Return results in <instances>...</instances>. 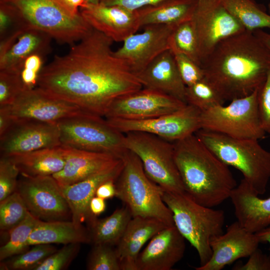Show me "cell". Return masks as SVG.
<instances>
[{
	"label": "cell",
	"mask_w": 270,
	"mask_h": 270,
	"mask_svg": "<svg viewBox=\"0 0 270 270\" xmlns=\"http://www.w3.org/2000/svg\"><path fill=\"white\" fill-rule=\"evenodd\" d=\"M114 41L93 28L65 55L44 66L36 87L104 116L116 98L142 88L136 75L114 54Z\"/></svg>",
	"instance_id": "1"
},
{
	"label": "cell",
	"mask_w": 270,
	"mask_h": 270,
	"mask_svg": "<svg viewBox=\"0 0 270 270\" xmlns=\"http://www.w3.org/2000/svg\"><path fill=\"white\" fill-rule=\"evenodd\" d=\"M201 67L204 78L231 101L262 86L270 68V50L254 32L244 30L220 42Z\"/></svg>",
	"instance_id": "2"
},
{
	"label": "cell",
	"mask_w": 270,
	"mask_h": 270,
	"mask_svg": "<svg viewBox=\"0 0 270 270\" xmlns=\"http://www.w3.org/2000/svg\"><path fill=\"white\" fill-rule=\"evenodd\" d=\"M173 143L176 164L186 194L210 208L230 198L238 184L228 166L195 134Z\"/></svg>",
	"instance_id": "3"
},
{
	"label": "cell",
	"mask_w": 270,
	"mask_h": 270,
	"mask_svg": "<svg viewBox=\"0 0 270 270\" xmlns=\"http://www.w3.org/2000/svg\"><path fill=\"white\" fill-rule=\"evenodd\" d=\"M195 134L223 162L238 170L253 191L263 194L270 180V152L258 140L200 129Z\"/></svg>",
	"instance_id": "4"
},
{
	"label": "cell",
	"mask_w": 270,
	"mask_h": 270,
	"mask_svg": "<svg viewBox=\"0 0 270 270\" xmlns=\"http://www.w3.org/2000/svg\"><path fill=\"white\" fill-rule=\"evenodd\" d=\"M162 198L172 214L175 226L196 250L199 266L205 264L212 256L211 240L224 232V211L198 204L186 194L163 190Z\"/></svg>",
	"instance_id": "5"
},
{
	"label": "cell",
	"mask_w": 270,
	"mask_h": 270,
	"mask_svg": "<svg viewBox=\"0 0 270 270\" xmlns=\"http://www.w3.org/2000/svg\"><path fill=\"white\" fill-rule=\"evenodd\" d=\"M122 159L123 167L115 182L116 196L128 208L132 218H154L174 226L172 214L162 198L163 190L147 176L138 156L127 150Z\"/></svg>",
	"instance_id": "6"
},
{
	"label": "cell",
	"mask_w": 270,
	"mask_h": 270,
	"mask_svg": "<svg viewBox=\"0 0 270 270\" xmlns=\"http://www.w3.org/2000/svg\"><path fill=\"white\" fill-rule=\"evenodd\" d=\"M11 4L25 23L49 35L61 44H72L93 30L80 12L64 0H0Z\"/></svg>",
	"instance_id": "7"
},
{
	"label": "cell",
	"mask_w": 270,
	"mask_h": 270,
	"mask_svg": "<svg viewBox=\"0 0 270 270\" xmlns=\"http://www.w3.org/2000/svg\"><path fill=\"white\" fill-rule=\"evenodd\" d=\"M124 134L126 149L138 156L152 181L164 192L185 194L174 160L173 142L143 132Z\"/></svg>",
	"instance_id": "8"
},
{
	"label": "cell",
	"mask_w": 270,
	"mask_h": 270,
	"mask_svg": "<svg viewBox=\"0 0 270 270\" xmlns=\"http://www.w3.org/2000/svg\"><path fill=\"white\" fill-rule=\"evenodd\" d=\"M61 145L122 158L124 134L97 115L74 117L57 122Z\"/></svg>",
	"instance_id": "9"
},
{
	"label": "cell",
	"mask_w": 270,
	"mask_h": 270,
	"mask_svg": "<svg viewBox=\"0 0 270 270\" xmlns=\"http://www.w3.org/2000/svg\"><path fill=\"white\" fill-rule=\"evenodd\" d=\"M258 89L251 94L201 112L200 129L239 138H265L258 104Z\"/></svg>",
	"instance_id": "10"
},
{
	"label": "cell",
	"mask_w": 270,
	"mask_h": 270,
	"mask_svg": "<svg viewBox=\"0 0 270 270\" xmlns=\"http://www.w3.org/2000/svg\"><path fill=\"white\" fill-rule=\"evenodd\" d=\"M190 21L202 64L222 41L246 30L220 0H198Z\"/></svg>",
	"instance_id": "11"
},
{
	"label": "cell",
	"mask_w": 270,
	"mask_h": 270,
	"mask_svg": "<svg viewBox=\"0 0 270 270\" xmlns=\"http://www.w3.org/2000/svg\"><path fill=\"white\" fill-rule=\"evenodd\" d=\"M22 176L16 190L32 215L45 222L72 218L70 206L52 176Z\"/></svg>",
	"instance_id": "12"
},
{
	"label": "cell",
	"mask_w": 270,
	"mask_h": 270,
	"mask_svg": "<svg viewBox=\"0 0 270 270\" xmlns=\"http://www.w3.org/2000/svg\"><path fill=\"white\" fill-rule=\"evenodd\" d=\"M200 114L199 110L187 104L174 112L148 119H106L110 125L123 134L143 132L174 142L200 129Z\"/></svg>",
	"instance_id": "13"
},
{
	"label": "cell",
	"mask_w": 270,
	"mask_h": 270,
	"mask_svg": "<svg viewBox=\"0 0 270 270\" xmlns=\"http://www.w3.org/2000/svg\"><path fill=\"white\" fill-rule=\"evenodd\" d=\"M186 104L164 92L142 88L114 100L108 107L104 117L146 120L174 112Z\"/></svg>",
	"instance_id": "14"
},
{
	"label": "cell",
	"mask_w": 270,
	"mask_h": 270,
	"mask_svg": "<svg viewBox=\"0 0 270 270\" xmlns=\"http://www.w3.org/2000/svg\"><path fill=\"white\" fill-rule=\"evenodd\" d=\"M61 145L57 122L14 120L0 136V156H8Z\"/></svg>",
	"instance_id": "15"
},
{
	"label": "cell",
	"mask_w": 270,
	"mask_h": 270,
	"mask_svg": "<svg viewBox=\"0 0 270 270\" xmlns=\"http://www.w3.org/2000/svg\"><path fill=\"white\" fill-rule=\"evenodd\" d=\"M176 26L152 24L144 26L142 32L134 34L114 51L136 74L143 70L154 60L170 48V38Z\"/></svg>",
	"instance_id": "16"
},
{
	"label": "cell",
	"mask_w": 270,
	"mask_h": 270,
	"mask_svg": "<svg viewBox=\"0 0 270 270\" xmlns=\"http://www.w3.org/2000/svg\"><path fill=\"white\" fill-rule=\"evenodd\" d=\"M10 106L14 120L58 122L68 118L95 115L75 104L52 96L38 87L24 90Z\"/></svg>",
	"instance_id": "17"
},
{
	"label": "cell",
	"mask_w": 270,
	"mask_h": 270,
	"mask_svg": "<svg viewBox=\"0 0 270 270\" xmlns=\"http://www.w3.org/2000/svg\"><path fill=\"white\" fill-rule=\"evenodd\" d=\"M260 242L256 233L248 231L236 220L224 232L212 238L210 258L205 264L195 269L221 270L240 258H248L258 248Z\"/></svg>",
	"instance_id": "18"
},
{
	"label": "cell",
	"mask_w": 270,
	"mask_h": 270,
	"mask_svg": "<svg viewBox=\"0 0 270 270\" xmlns=\"http://www.w3.org/2000/svg\"><path fill=\"white\" fill-rule=\"evenodd\" d=\"M80 11L92 28L114 42H123L141 28L137 12L120 6L88 4Z\"/></svg>",
	"instance_id": "19"
},
{
	"label": "cell",
	"mask_w": 270,
	"mask_h": 270,
	"mask_svg": "<svg viewBox=\"0 0 270 270\" xmlns=\"http://www.w3.org/2000/svg\"><path fill=\"white\" fill-rule=\"evenodd\" d=\"M185 238L175 226H166L139 254L136 270H170L184 256Z\"/></svg>",
	"instance_id": "20"
},
{
	"label": "cell",
	"mask_w": 270,
	"mask_h": 270,
	"mask_svg": "<svg viewBox=\"0 0 270 270\" xmlns=\"http://www.w3.org/2000/svg\"><path fill=\"white\" fill-rule=\"evenodd\" d=\"M66 162L63 168L52 176L60 187L76 183L116 165L122 158L100 152L62 145Z\"/></svg>",
	"instance_id": "21"
},
{
	"label": "cell",
	"mask_w": 270,
	"mask_h": 270,
	"mask_svg": "<svg viewBox=\"0 0 270 270\" xmlns=\"http://www.w3.org/2000/svg\"><path fill=\"white\" fill-rule=\"evenodd\" d=\"M123 167L122 160L113 167L70 186L60 187L70 206L71 220L78 225L87 222L88 226L96 217L90 210L91 200L96 196L98 188L109 180H116Z\"/></svg>",
	"instance_id": "22"
},
{
	"label": "cell",
	"mask_w": 270,
	"mask_h": 270,
	"mask_svg": "<svg viewBox=\"0 0 270 270\" xmlns=\"http://www.w3.org/2000/svg\"><path fill=\"white\" fill-rule=\"evenodd\" d=\"M136 75L142 88L164 92L186 103V86L170 50L162 53Z\"/></svg>",
	"instance_id": "23"
},
{
	"label": "cell",
	"mask_w": 270,
	"mask_h": 270,
	"mask_svg": "<svg viewBox=\"0 0 270 270\" xmlns=\"http://www.w3.org/2000/svg\"><path fill=\"white\" fill-rule=\"evenodd\" d=\"M230 198L237 221L247 230L256 233L270 226V196L259 198L242 178Z\"/></svg>",
	"instance_id": "24"
},
{
	"label": "cell",
	"mask_w": 270,
	"mask_h": 270,
	"mask_svg": "<svg viewBox=\"0 0 270 270\" xmlns=\"http://www.w3.org/2000/svg\"><path fill=\"white\" fill-rule=\"evenodd\" d=\"M166 226L154 218H132L115 248L121 270H136V260L143 246Z\"/></svg>",
	"instance_id": "25"
},
{
	"label": "cell",
	"mask_w": 270,
	"mask_h": 270,
	"mask_svg": "<svg viewBox=\"0 0 270 270\" xmlns=\"http://www.w3.org/2000/svg\"><path fill=\"white\" fill-rule=\"evenodd\" d=\"M52 39L46 33L32 27L22 30L6 50L0 54V70L20 72L25 59L31 54L46 56Z\"/></svg>",
	"instance_id": "26"
},
{
	"label": "cell",
	"mask_w": 270,
	"mask_h": 270,
	"mask_svg": "<svg viewBox=\"0 0 270 270\" xmlns=\"http://www.w3.org/2000/svg\"><path fill=\"white\" fill-rule=\"evenodd\" d=\"M90 244L88 228L78 225L72 220L45 222L40 220L32 232L28 244Z\"/></svg>",
	"instance_id": "27"
},
{
	"label": "cell",
	"mask_w": 270,
	"mask_h": 270,
	"mask_svg": "<svg viewBox=\"0 0 270 270\" xmlns=\"http://www.w3.org/2000/svg\"><path fill=\"white\" fill-rule=\"evenodd\" d=\"M6 157L15 164L21 176L32 177L53 176L63 168L66 162L62 145Z\"/></svg>",
	"instance_id": "28"
},
{
	"label": "cell",
	"mask_w": 270,
	"mask_h": 270,
	"mask_svg": "<svg viewBox=\"0 0 270 270\" xmlns=\"http://www.w3.org/2000/svg\"><path fill=\"white\" fill-rule=\"evenodd\" d=\"M198 0H166L136 10L141 28L152 24L177 26L191 20Z\"/></svg>",
	"instance_id": "29"
},
{
	"label": "cell",
	"mask_w": 270,
	"mask_h": 270,
	"mask_svg": "<svg viewBox=\"0 0 270 270\" xmlns=\"http://www.w3.org/2000/svg\"><path fill=\"white\" fill-rule=\"evenodd\" d=\"M132 218L126 206L116 209L108 216L100 220L96 218L88 225L90 244L116 246Z\"/></svg>",
	"instance_id": "30"
},
{
	"label": "cell",
	"mask_w": 270,
	"mask_h": 270,
	"mask_svg": "<svg viewBox=\"0 0 270 270\" xmlns=\"http://www.w3.org/2000/svg\"><path fill=\"white\" fill-rule=\"evenodd\" d=\"M222 3L246 30L270 28V14L252 0H220Z\"/></svg>",
	"instance_id": "31"
},
{
	"label": "cell",
	"mask_w": 270,
	"mask_h": 270,
	"mask_svg": "<svg viewBox=\"0 0 270 270\" xmlns=\"http://www.w3.org/2000/svg\"><path fill=\"white\" fill-rule=\"evenodd\" d=\"M40 220L30 212L26 218L8 233V238L0 248V261L22 254L30 249L29 238Z\"/></svg>",
	"instance_id": "32"
},
{
	"label": "cell",
	"mask_w": 270,
	"mask_h": 270,
	"mask_svg": "<svg viewBox=\"0 0 270 270\" xmlns=\"http://www.w3.org/2000/svg\"><path fill=\"white\" fill-rule=\"evenodd\" d=\"M185 100L186 104L196 108L201 112L223 105L226 102L218 90L204 78L186 86Z\"/></svg>",
	"instance_id": "33"
},
{
	"label": "cell",
	"mask_w": 270,
	"mask_h": 270,
	"mask_svg": "<svg viewBox=\"0 0 270 270\" xmlns=\"http://www.w3.org/2000/svg\"><path fill=\"white\" fill-rule=\"evenodd\" d=\"M170 46L172 52L182 54L201 66L196 38L190 20L175 26Z\"/></svg>",
	"instance_id": "34"
},
{
	"label": "cell",
	"mask_w": 270,
	"mask_h": 270,
	"mask_svg": "<svg viewBox=\"0 0 270 270\" xmlns=\"http://www.w3.org/2000/svg\"><path fill=\"white\" fill-rule=\"evenodd\" d=\"M29 212L20 195L15 191L0 201V230L7 234L22 222Z\"/></svg>",
	"instance_id": "35"
},
{
	"label": "cell",
	"mask_w": 270,
	"mask_h": 270,
	"mask_svg": "<svg viewBox=\"0 0 270 270\" xmlns=\"http://www.w3.org/2000/svg\"><path fill=\"white\" fill-rule=\"evenodd\" d=\"M32 246L27 251L2 261L8 270H34L58 250L51 244H38Z\"/></svg>",
	"instance_id": "36"
},
{
	"label": "cell",
	"mask_w": 270,
	"mask_h": 270,
	"mask_svg": "<svg viewBox=\"0 0 270 270\" xmlns=\"http://www.w3.org/2000/svg\"><path fill=\"white\" fill-rule=\"evenodd\" d=\"M106 244H93L88 256V270H121L116 248Z\"/></svg>",
	"instance_id": "37"
},
{
	"label": "cell",
	"mask_w": 270,
	"mask_h": 270,
	"mask_svg": "<svg viewBox=\"0 0 270 270\" xmlns=\"http://www.w3.org/2000/svg\"><path fill=\"white\" fill-rule=\"evenodd\" d=\"M28 27L14 6L0 2V40L16 36Z\"/></svg>",
	"instance_id": "38"
},
{
	"label": "cell",
	"mask_w": 270,
	"mask_h": 270,
	"mask_svg": "<svg viewBox=\"0 0 270 270\" xmlns=\"http://www.w3.org/2000/svg\"><path fill=\"white\" fill-rule=\"evenodd\" d=\"M80 244L64 245L50 255L34 270H63L66 269L78 256Z\"/></svg>",
	"instance_id": "39"
},
{
	"label": "cell",
	"mask_w": 270,
	"mask_h": 270,
	"mask_svg": "<svg viewBox=\"0 0 270 270\" xmlns=\"http://www.w3.org/2000/svg\"><path fill=\"white\" fill-rule=\"evenodd\" d=\"M24 90L20 72L0 70V106L12 105Z\"/></svg>",
	"instance_id": "40"
},
{
	"label": "cell",
	"mask_w": 270,
	"mask_h": 270,
	"mask_svg": "<svg viewBox=\"0 0 270 270\" xmlns=\"http://www.w3.org/2000/svg\"><path fill=\"white\" fill-rule=\"evenodd\" d=\"M46 56L40 54H34L24 60L20 72L24 90H32L37 86L40 75L44 66Z\"/></svg>",
	"instance_id": "41"
},
{
	"label": "cell",
	"mask_w": 270,
	"mask_h": 270,
	"mask_svg": "<svg viewBox=\"0 0 270 270\" xmlns=\"http://www.w3.org/2000/svg\"><path fill=\"white\" fill-rule=\"evenodd\" d=\"M20 171L8 157L0 159V201L16 191Z\"/></svg>",
	"instance_id": "42"
},
{
	"label": "cell",
	"mask_w": 270,
	"mask_h": 270,
	"mask_svg": "<svg viewBox=\"0 0 270 270\" xmlns=\"http://www.w3.org/2000/svg\"><path fill=\"white\" fill-rule=\"evenodd\" d=\"M172 53L180 78L186 86H191L204 78L200 66L182 54Z\"/></svg>",
	"instance_id": "43"
},
{
	"label": "cell",
	"mask_w": 270,
	"mask_h": 270,
	"mask_svg": "<svg viewBox=\"0 0 270 270\" xmlns=\"http://www.w3.org/2000/svg\"><path fill=\"white\" fill-rule=\"evenodd\" d=\"M258 104L262 126L266 134H270V68L258 90Z\"/></svg>",
	"instance_id": "44"
},
{
	"label": "cell",
	"mask_w": 270,
	"mask_h": 270,
	"mask_svg": "<svg viewBox=\"0 0 270 270\" xmlns=\"http://www.w3.org/2000/svg\"><path fill=\"white\" fill-rule=\"evenodd\" d=\"M234 270H270V257L256 249L249 256L244 264L235 265Z\"/></svg>",
	"instance_id": "45"
},
{
	"label": "cell",
	"mask_w": 270,
	"mask_h": 270,
	"mask_svg": "<svg viewBox=\"0 0 270 270\" xmlns=\"http://www.w3.org/2000/svg\"><path fill=\"white\" fill-rule=\"evenodd\" d=\"M166 0H101L100 4L106 6H118L132 11L152 6Z\"/></svg>",
	"instance_id": "46"
},
{
	"label": "cell",
	"mask_w": 270,
	"mask_h": 270,
	"mask_svg": "<svg viewBox=\"0 0 270 270\" xmlns=\"http://www.w3.org/2000/svg\"><path fill=\"white\" fill-rule=\"evenodd\" d=\"M13 118L10 105L0 106V136L4 134L12 126Z\"/></svg>",
	"instance_id": "47"
},
{
	"label": "cell",
	"mask_w": 270,
	"mask_h": 270,
	"mask_svg": "<svg viewBox=\"0 0 270 270\" xmlns=\"http://www.w3.org/2000/svg\"><path fill=\"white\" fill-rule=\"evenodd\" d=\"M115 180H109L102 184L97 188L96 196L105 200L116 196Z\"/></svg>",
	"instance_id": "48"
},
{
	"label": "cell",
	"mask_w": 270,
	"mask_h": 270,
	"mask_svg": "<svg viewBox=\"0 0 270 270\" xmlns=\"http://www.w3.org/2000/svg\"><path fill=\"white\" fill-rule=\"evenodd\" d=\"M106 209L105 200L96 196L92 198L90 204V210L94 216L97 217L104 212Z\"/></svg>",
	"instance_id": "49"
},
{
	"label": "cell",
	"mask_w": 270,
	"mask_h": 270,
	"mask_svg": "<svg viewBox=\"0 0 270 270\" xmlns=\"http://www.w3.org/2000/svg\"><path fill=\"white\" fill-rule=\"evenodd\" d=\"M254 32L264 45L270 50V34L262 30H256L254 31Z\"/></svg>",
	"instance_id": "50"
},
{
	"label": "cell",
	"mask_w": 270,
	"mask_h": 270,
	"mask_svg": "<svg viewBox=\"0 0 270 270\" xmlns=\"http://www.w3.org/2000/svg\"><path fill=\"white\" fill-rule=\"evenodd\" d=\"M64 1L76 12H79L80 8H84L88 4L86 0H64Z\"/></svg>",
	"instance_id": "51"
},
{
	"label": "cell",
	"mask_w": 270,
	"mask_h": 270,
	"mask_svg": "<svg viewBox=\"0 0 270 270\" xmlns=\"http://www.w3.org/2000/svg\"><path fill=\"white\" fill-rule=\"evenodd\" d=\"M256 234L258 236L260 242H267L268 243L270 246V226Z\"/></svg>",
	"instance_id": "52"
},
{
	"label": "cell",
	"mask_w": 270,
	"mask_h": 270,
	"mask_svg": "<svg viewBox=\"0 0 270 270\" xmlns=\"http://www.w3.org/2000/svg\"><path fill=\"white\" fill-rule=\"evenodd\" d=\"M101 0H86L87 4H97L100 3Z\"/></svg>",
	"instance_id": "53"
},
{
	"label": "cell",
	"mask_w": 270,
	"mask_h": 270,
	"mask_svg": "<svg viewBox=\"0 0 270 270\" xmlns=\"http://www.w3.org/2000/svg\"><path fill=\"white\" fill-rule=\"evenodd\" d=\"M268 9H269V12H270L269 14H270V4L268 5Z\"/></svg>",
	"instance_id": "54"
}]
</instances>
